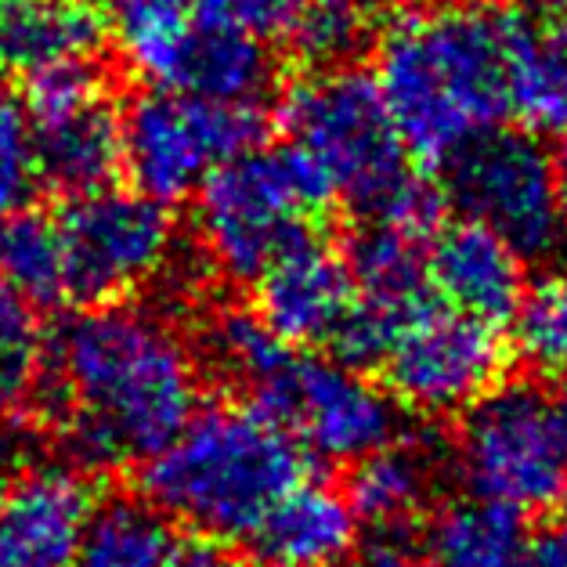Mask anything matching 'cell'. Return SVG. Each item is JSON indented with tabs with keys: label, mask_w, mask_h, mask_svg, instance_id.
I'll return each instance as SVG.
<instances>
[{
	"label": "cell",
	"mask_w": 567,
	"mask_h": 567,
	"mask_svg": "<svg viewBox=\"0 0 567 567\" xmlns=\"http://www.w3.org/2000/svg\"><path fill=\"white\" fill-rule=\"evenodd\" d=\"M514 348L538 380H567V268L524 286L514 308Z\"/></svg>",
	"instance_id": "cell-25"
},
{
	"label": "cell",
	"mask_w": 567,
	"mask_h": 567,
	"mask_svg": "<svg viewBox=\"0 0 567 567\" xmlns=\"http://www.w3.org/2000/svg\"><path fill=\"white\" fill-rule=\"evenodd\" d=\"M37 311L0 279V412H22L44 380L48 333Z\"/></svg>",
	"instance_id": "cell-26"
},
{
	"label": "cell",
	"mask_w": 567,
	"mask_h": 567,
	"mask_svg": "<svg viewBox=\"0 0 567 567\" xmlns=\"http://www.w3.org/2000/svg\"><path fill=\"white\" fill-rule=\"evenodd\" d=\"M308 470L311 452L279 420L250 401H214L137 463V492L192 535L235 543Z\"/></svg>",
	"instance_id": "cell-3"
},
{
	"label": "cell",
	"mask_w": 567,
	"mask_h": 567,
	"mask_svg": "<svg viewBox=\"0 0 567 567\" xmlns=\"http://www.w3.org/2000/svg\"><path fill=\"white\" fill-rule=\"evenodd\" d=\"M564 499H567V484H564Z\"/></svg>",
	"instance_id": "cell-37"
},
{
	"label": "cell",
	"mask_w": 567,
	"mask_h": 567,
	"mask_svg": "<svg viewBox=\"0 0 567 567\" xmlns=\"http://www.w3.org/2000/svg\"><path fill=\"white\" fill-rule=\"evenodd\" d=\"M348 495L322 481L303 477L286 488L246 535L265 567H340L358 546Z\"/></svg>",
	"instance_id": "cell-16"
},
{
	"label": "cell",
	"mask_w": 567,
	"mask_h": 567,
	"mask_svg": "<svg viewBox=\"0 0 567 567\" xmlns=\"http://www.w3.org/2000/svg\"><path fill=\"white\" fill-rule=\"evenodd\" d=\"M528 532L514 509L488 499H460L437 509L423 532L426 567H520Z\"/></svg>",
	"instance_id": "cell-22"
},
{
	"label": "cell",
	"mask_w": 567,
	"mask_h": 567,
	"mask_svg": "<svg viewBox=\"0 0 567 567\" xmlns=\"http://www.w3.org/2000/svg\"><path fill=\"white\" fill-rule=\"evenodd\" d=\"M177 546L174 524L145 499L94 506L73 567H167Z\"/></svg>",
	"instance_id": "cell-23"
},
{
	"label": "cell",
	"mask_w": 567,
	"mask_h": 567,
	"mask_svg": "<svg viewBox=\"0 0 567 567\" xmlns=\"http://www.w3.org/2000/svg\"><path fill=\"white\" fill-rule=\"evenodd\" d=\"M286 40H293L297 54L311 69L354 65L358 54L377 40L372 0H308Z\"/></svg>",
	"instance_id": "cell-27"
},
{
	"label": "cell",
	"mask_w": 567,
	"mask_h": 567,
	"mask_svg": "<svg viewBox=\"0 0 567 567\" xmlns=\"http://www.w3.org/2000/svg\"><path fill=\"white\" fill-rule=\"evenodd\" d=\"M196 239L220 279L250 286L329 203L293 148H243L196 192Z\"/></svg>",
	"instance_id": "cell-6"
},
{
	"label": "cell",
	"mask_w": 567,
	"mask_h": 567,
	"mask_svg": "<svg viewBox=\"0 0 567 567\" xmlns=\"http://www.w3.org/2000/svg\"><path fill=\"white\" fill-rule=\"evenodd\" d=\"M40 391L65 449L84 466H137L199 409V369L159 311L91 303L54 340Z\"/></svg>",
	"instance_id": "cell-1"
},
{
	"label": "cell",
	"mask_w": 567,
	"mask_h": 567,
	"mask_svg": "<svg viewBox=\"0 0 567 567\" xmlns=\"http://www.w3.org/2000/svg\"><path fill=\"white\" fill-rule=\"evenodd\" d=\"M434 492L431 455L412 445L386 441L383 449L358 455L348 477V503L372 532H409Z\"/></svg>",
	"instance_id": "cell-21"
},
{
	"label": "cell",
	"mask_w": 567,
	"mask_h": 567,
	"mask_svg": "<svg viewBox=\"0 0 567 567\" xmlns=\"http://www.w3.org/2000/svg\"><path fill=\"white\" fill-rule=\"evenodd\" d=\"M372 84L409 156L452 159L506 116L503 11L449 0L401 11L377 37Z\"/></svg>",
	"instance_id": "cell-2"
},
{
	"label": "cell",
	"mask_w": 567,
	"mask_h": 567,
	"mask_svg": "<svg viewBox=\"0 0 567 567\" xmlns=\"http://www.w3.org/2000/svg\"><path fill=\"white\" fill-rule=\"evenodd\" d=\"M120 59L152 87H177L199 33L196 0H109Z\"/></svg>",
	"instance_id": "cell-20"
},
{
	"label": "cell",
	"mask_w": 567,
	"mask_h": 567,
	"mask_svg": "<svg viewBox=\"0 0 567 567\" xmlns=\"http://www.w3.org/2000/svg\"><path fill=\"white\" fill-rule=\"evenodd\" d=\"M557 8H560V22L567 25V0H557Z\"/></svg>",
	"instance_id": "cell-36"
},
{
	"label": "cell",
	"mask_w": 567,
	"mask_h": 567,
	"mask_svg": "<svg viewBox=\"0 0 567 567\" xmlns=\"http://www.w3.org/2000/svg\"><path fill=\"white\" fill-rule=\"evenodd\" d=\"M167 567H246V564L228 549V543L192 535V538H177Z\"/></svg>",
	"instance_id": "cell-31"
},
{
	"label": "cell",
	"mask_w": 567,
	"mask_h": 567,
	"mask_svg": "<svg viewBox=\"0 0 567 567\" xmlns=\"http://www.w3.org/2000/svg\"><path fill=\"white\" fill-rule=\"evenodd\" d=\"M455 466L477 499L543 514L567 484V391L553 380L495 383L463 409Z\"/></svg>",
	"instance_id": "cell-5"
},
{
	"label": "cell",
	"mask_w": 567,
	"mask_h": 567,
	"mask_svg": "<svg viewBox=\"0 0 567 567\" xmlns=\"http://www.w3.org/2000/svg\"><path fill=\"white\" fill-rule=\"evenodd\" d=\"M445 199L492 228L524 260H549L567 246V196L543 134L492 127L445 159Z\"/></svg>",
	"instance_id": "cell-9"
},
{
	"label": "cell",
	"mask_w": 567,
	"mask_h": 567,
	"mask_svg": "<svg viewBox=\"0 0 567 567\" xmlns=\"http://www.w3.org/2000/svg\"><path fill=\"white\" fill-rule=\"evenodd\" d=\"M105 22L91 0H0V73L91 62Z\"/></svg>",
	"instance_id": "cell-18"
},
{
	"label": "cell",
	"mask_w": 567,
	"mask_h": 567,
	"mask_svg": "<svg viewBox=\"0 0 567 567\" xmlns=\"http://www.w3.org/2000/svg\"><path fill=\"white\" fill-rule=\"evenodd\" d=\"M524 260L503 235L477 220L437 225L426 243V279L431 293L455 311L506 322L528 286Z\"/></svg>",
	"instance_id": "cell-15"
},
{
	"label": "cell",
	"mask_w": 567,
	"mask_h": 567,
	"mask_svg": "<svg viewBox=\"0 0 567 567\" xmlns=\"http://www.w3.org/2000/svg\"><path fill=\"white\" fill-rule=\"evenodd\" d=\"M260 109L228 105L192 91L152 87L120 113V171L159 203L196 196L220 163L250 148Z\"/></svg>",
	"instance_id": "cell-10"
},
{
	"label": "cell",
	"mask_w": 567,
	"mask_h": 567,
	"mask_svg": "<svg viewBox=\"0 0 567 567\" xmlns=\"http://www.w3.org/2000/svg\"><path fill=\"white\" fill-rule=\"evenodd\" d=\"M199 16L235 25L257 40H286L308 0H196Z\"/></svg>",
	"instance_id": "cell-29"
},
{
	"label": "cell",
	"mask_w": 567,
	"mask_h": 567,
	"mask_svg": "<svg viewBox=\"0 0 567 567\" xmlns=\"http://www.w3.org/2000/svg\"><path fill=\"white\" fill-rule=\"evenodd\" d=\"M553 159H557V174H560V185H564V196H567V127L560 131V145L553 152Z\"/></svg>",
	"instance_id": "cell-33"
},
{
	"label": "cell",
	"mask_w": 567,
	"mask_h": 567,
	"mask_svg": "<svg viewBox=\"0 0 567 567\" xmlns=\"http://www.w3.org/2000/svg\"><path fill=\"white\" fill-rule=\"evenodd\" d=\"M99 488L80 466L30 463L0 484V567H73Z\"/></svg>",
	"instance_id": "cell-13"
},
{
	"label": "cell",
	"mask_w": 567,
	"mask_h": 567,
	"mask_svg": "<svg viewBox=\"0 0 567 567\" xmlns=\"http://www.w3.org/2000/svg\"><path fill=\"white\" fill-rule=\"evenodd\" d=\"M0 279L33 308H62L65 265L54 214L25 206L0 225Z\"/></svg>",
	"instance_id": "cell-24"
},
{
	"label": "cell",
	"mask_w": 567,
	"mask_h": 567,
	"mask_svg": "<svg viewBox=\"0 0 567 567\" xmlns=\"http://www.w3.org/2000/svg\"><path fill=\"white\" fill-rule=\"evenodd\" d=\"M246 401L279 420L311 455L329 463H354L383 449L401 431L394 398L340 358L303 354L279 343L243 380Z\"/></svg>",
	"instance_id": "cell-7"
},
{
	"label": "cell",
	"mask_w": 567,
	"mask_h": 567,
	"mask_svg": "<svg viewBox=\"0 0 567 567\" xmlns=\"http://www.w3.org/2000/svg\"><path fill=\"white\" fill-rule=\"evenodd\" d=\"M250 286L257 289L254 315L293 348L329 343L354 297L348 260L315 228L289 243Z\"/></svg>",
	"instance_id": "cell-14"
},
{
	"label": "cell",
	"mask_w": 567,
	"mask_h": 567,
	"mask_svg": "<svg viewBox=\"0 0 567 567\" xmlns=\"http://www.w3.org/2000/svg\"><path fill=\"white\" fill-rule=\"evenodd\" d=\"M503 105L517 127H567V25L538 16H503Z\"/></svg>",
	"instance_id": "cell-17"
},
{
	"label": "cell",
	"mask_w": 567,
	"mask_h": 567,
	"mask_svg": "<svg viewBox=\"0 0 567 567\" xmlns=\"http://www.w3.org/2000/svg\"><path fill=\"white\" fill-rule=\"evenodd\" d=\"M54 228L62 239L65 303L76 308L142 293L171 271L177 254L167 203L134 185L105 182L69 192V199L54 210Z\"/></svg>",
	"instance_id": "cell-8"
},
{
	"label": "cell",
	"mask_w": 567,
	"mask_h": 567,
	"mask_svg": "<svg viewBox=\"0 0 567 567\" xmlns=\"http://www.w3.org/2000/svg\"><path fill=\"white\" fill-rule=\"evenodd\" d=\"M40 182L44 177H40L25 102L0 84V225L33 203Z\"/></svg>",
	"instance_id": "cell-28"
},
{
	"label": "cell",
	"mask_w": 567,
	"mask_h": 567,
	"mask_svg": "<svg viewBox=\"0 0 567 567\" xmlns=\"http://www.w3.org/2000/svg\"><path fill=\"white\" fill-rule=\"evenodd\" d=\"M506 358L499 322L431 300L405 322L380 369L405 405L452 416L503 380Z\"/></svg>",
	"instance_id": "cell-11"
},
{
	"label": "cell",
	"mask_w": 567,
	"mask_h": 567,
	"mask_svg": "<svg viewBox=\"0 0 567 567\" xmlns=\"http://www.w3.org/2000/svg\"><path fill=\"white\" fill-rule=\"evenodd\" d=\"M33 431L22 423L19 412H0V484L33 463Z\"/></svg>",
	"instance_id": "cell-30"
},
{
	"label": "cell",
	"mask_w": 567,
	"mask_h": 567,
	"mask_svg": "<svg viewBox=\"0 0 567 567\" xmlns=\"http://www.w3.org/2000/svg\"><path fill=\"white\" fill-rule=\"evenodd\" d=\"M520 567H567V520H553L524 546Z\"/></svg>",
	"instance_id": "cell-32"
},
{
	"label": "cell",
	"mask_w": 567,
	"mask_h": 567,
	"mask_svg": "<svg viewBox=\"0 0 567 567\" xmlns=\"http://www.w3.org/2000/svg\"><path fill=\"white\" fill-rule=\"evenodd\" d=\"M362 220L365 225L358 228L348 254H343L354 297L409 322L412 315L434 300L431 279H426V243H431V235L380 217Z\"/></svg>",
	"instance_id": "cell-19"
},
{
	"label": "cell",
	"mask_w": 567,
	"mask_h": 567,
	"mask_svg": "<svg viewBox=\"0 0 567 567\" xmlns=\"http://www.w3.org/2000/svg\"><path fill=\"white\" fill-rule=\"evenodd\" d=\"M509 4H520V8H528V4H546V0H509Z\"/></svg>",
	"instance_id": "cell-35"
},
{
	"label": "cell",
	"mask_w": 567,
	"mask_h": 567,
	"mask_svg": "<svg viewBox=\"0 0 567 567\" xmlns=\"http://www.w3.org/2000/svg\"><path fill=\"white\" fill-rule=\"evenodd\" d=\"M377 4H386L394 11H416V8H426V4H437V0H377Z\"/></svg>",
	"instance_id": "cell-34"
},
{
	"label": "cell",
	"mask_w": 567,
	"mask_h": 567,
	"mask_svg": "<svg viewBox=\"0 0 567 567\" xmlns=\"http://www.w3.org/2000/svg\"><path fill=\"white\" fill-rule=\"evenodd\" d=\"M286 145L303 159L329 203L372 214L412 174L386 105L369 73L354 65L311 69L282 94Z\"/></svg>",
	"instance_id": "cell-4"
},
{
	"label": "cell",
	"mask_w": 567,
	"mask_h": 567,
	"mask_svg": "<svg viewBox=\"0 0 567 567\" xmlns=\"http://www.w3.org/2000/svg\"><path fill=\"white\" fill-rule=\"evenodd\" d=\"M22 102L44 182L65 192L113 182L120 171V109L94 59L30 73Z\"/></svg>",
	"instance_id": "cell-12"
}]
</instances>
